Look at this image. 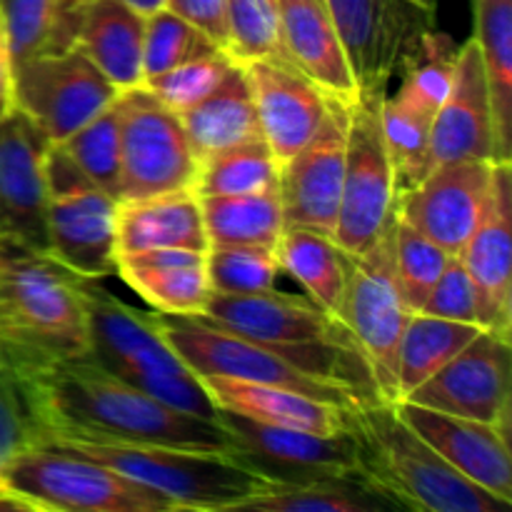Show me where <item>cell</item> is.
<instances>
[{
    "label": "cell",
    "mask_w": 512,
    "mask_h": 512,
    "mask_svg": "<svg viewBox=\"0 0 512 512\" xmlns=\"http://www.w3.org/2000/svg\"><path fill=\"white\" fill-rule=\"evenodd\" d=\"M10 363L23 380L30 410L43 433L238 455L235 438L220 420L195 418L158 403L93 355Z\"/></svg>",
    "instance_id": "6da1fadb"
},
{
    "label": "cell",
    "mask_w": 512,
    "mask_h": 512,
    "mask_svg": "<svg viewBox=\"0 0 512 512\" xmlns=\"http://www.w3.org/2000/svg\"><path fill=\"white\" fill-rule=\"evenodd\" d=\"M348 430L360 453V475L398 510L500 512L510 505L460 475L440 458L393 403L370 400L348 408Z\"/></svg>",
    "instance_id": "7a4b0ae2"
},
{
    "label": "cell",
    "mask_w": 512,
    "mask_h": 512,
    "mask_svg": "<svg viewBox=\"0 0 512 512\" xmlns=\"http://www.w3.org/2000/svg\"><path fill=\"white\" fill-rule=\"evenodd\" d=\"M0 350L15 363L90 355L80 278L50 258L0 238Z\"/></svg>",
    "instance_id": "3957f363"
},
{
    "label": "cell",
    "mask_w": 512,
    "mask_h": 512,
    "mask_svg": "<svg viewBox=\"0 0 512 512\" xmlns=\"http://www.w3.org/2000/svg\"><path fill=\"white\" fill-rule=\"evenodd\" d=\"M38 443L95 460L123 478L163 495L175 505V510H240L245 500L283 483L255 465L245 463L238 455L50 433L40 435Z\"/></svg>",
    "instance_id": "277c9868"
},
{
    "label": "cell",
    "mask_w": 512,
    "mask_h": 512,
    "mask_svg": "<svg viewBox=\"0 0 512 512\" xmlns=\"http://www.w3.org/2000/svg\"><path fill=\"white\" fill-rule=\"evenodd\" d=\"M0 493L28 512H178L163 495L115 470L43 443L0 465Z\"/></svg>",
    "instance_id": "5b68a950"
},
{
    "label": "cell",
    "mask_w": 512,
    "mask_h": 512,
    "mask_svg": "<svg viewBox=\"0 0 512 512\" xmlns=\"http://www.w3.org/2000/svg\"><path fill=\"white\" fill-rule=\"evenodd\" d=\"M393 225L363 253H345V293L338 318L353 335L385 403L398 400V350L413 308L395 273Z\"/></svg>",
    "instance_id": "8992f818"
},
{
    "label": "cell",
    "mask_w": 512,
    "mask_h": 512,
    "mask_svg": "<svg viewBox=\"0 0 512 512\" xmlns=\"http://www.w3.org/2000/svg\"><path fill=\"white\" fill-rule=\"evenodd\" d=\"M388 88L360 90L348 105L345 170L333 240L350 255L363 253L395 218V178L385 145L380 105Z\"/></svg>",
    "instance_id": "52a82bcc"
},
{
    "label": "cell",
    "mask_w": 512,
    "mask_h": 512,
    "mask_svg": "<svg viewBox=\"0 0 512 512\" xmlns=\"http://www.w3.org/2000/svg\"><path fill=\"white\" fill-rule=\"evenodd\" d=\"M120 108V203L195 188L198 158L183 120L143 85L123 90Z\"/></svg>",
    "instance_id": "ba28073f"
},
{
    "label": "cell",
    "mask_w": 512,
    "mask_h": 512,
    "mask_svg": "<svg viewBox=\"0 0 512 512\" xmlns=\"http://www.w3.org/2000/svg\"><path fill=\"white\" fill-rule=\"evenodd\" d=\"M118 95L120 90L75 45L13 65V108L28 115L50 143H63Z\"/></svg>",
    "instance_id": "9c48e42d"
},
{
    "label": "cell",
    "mask_w": 512,
    "mask_h": 512,
    "mask_svg": "<svg viewBox=\"0 0 512 512\" xmlns=\"http://www.w3.org/2000/svg\"><path fill=\"white\" fill-rule=\"evenodd\" d=\"M158 323L170 348L195 375H223V378L250 380V383L283 385L330 403L358 405L343 388L305 373L283 355L253 340L210 328L195 318L158 313Z\"/></svg>",
    "instance_id": "30bf717a"
},
{
    "label": "cell",
    "mask_w": 512,
    "mask_h": 512,
    "mask_svg": "<svg viewBox=\"0 0 512 512\" xmlns=\"http://www.w3.org/2000/svg\"><path fill=\"white\" fill-rule=\"evenodd\" d=\"M80 290L88 313L90 355L100 365L143 393L158 380L193 373L163 338L158 313L123 303L95 280L80 278Z\"/></svg>",
    "instance_id": "8fae6325"
},
{
    "label": "cell",
    "mask_w": 512,
    "mask_h": 512,
    "mask_svg": "<svg viewBox=\"0 0 512 512\" xmlns=\"http://www.w3.org/2000/svg\"><path fill=\"white\" fill-rule=\"evenodd\" d=\"M360 90L388 88L400 58L423 30L433 28L435 10L415 0H325Z\"/></svg>",
    "instance_id": "7c38bea8"
},
{
    "label": "cell",
    "mask_w": 512,
    "mask_h": 512,
    "mask_svg": "<svg viewBox=\"0 0 512 512\" xmlns=\"http://www.w3.org/2000/svg\"><path fill=\"white\" fill-rule=\"evenodd\" d=\"M510 338L480 330L453 360L408 395V403L510 433Z\"/></svg>",
    "instance_id": "4fadbf2b"
},
{
    "label": "cell",
    "mask_w": 512,
    "mask_h": 512,
    "mask_svg": "<svg viewBox=\"0 0 512 512\" xmlns=\"http://www.w3.org/2000/svg\"><path fill=\"white\" fill-rule=\"evenodd\" d=\"M218 420L235 438L238 455L245 463L283 483L315 478L363 480L358 443L348 428L335 435H318L308 430L255 423L228 410H218Z\"/></svg>",
    "instance_id": "5bb4252c"
},
{
    "label": "cell",
    "mask_w": 512,
    "mask_h": 512,
    "mask_svg": "<svg viewBox=\"0 0 512 512\" xmlns=\"http://www.w3.org/2000/svg\"><path fill=\"white\" fill-rule=\"evenodd\" d=\"M50 145L18 108L0 118V238L40 253H48L45 153Z\"/></svg>",
    "instance_id": "9a60e30c"
},
{
    "label": "cell",
    "mask_w": 512,
    "mask_h": 512,
    "mask_svg": "<svg viewBox=\"0 0 512 512\" xmlns=\"http://www.w3.org/2000/svg\"><path fill=\"white\" fill-rule=\"evenodd\" d=\"M348 105L330 100L318 133L280 163L278 190L285 225L333 235L345 170Z\"/></svg>",
    "instance_id": "2e32d148"
},
{
    "label": "cell",
    "mask_w": 512,
    "mask_h": 512,
    "mask_svg": "<svg viewBox=\"0 0 512 512\" xmlns=\"http://www.w3.org/2000/svg\"><path fill=\"white\" fill-rule=\"evenodd\" d=\"M495 163L455 160L430 170L413 190L398 195L395 215L458 255L483 218L490 198Z\"/></svg>",
    "instance_id": "e0dca14e"
},
{
    "label": "cell",
    "mask_w": 512,
    "mask_h": 512,
    "mask_svg": "<svg viewBox=\"0 0 512 512\" xmlns=\"http://www.w3.org/2000/svg\"><path fill=\"white\" fill-rule=\"evenodd\" d=\"M478 300V325L510 338L512 333V168L495 163L483 218L458 253Z\"/></svg>",
    "instance_id": "ac0fdd59"
},
{
    "label": "cell",
    "mask_w": 512,
    "mask_h": 512,
    "mask_svg": "<svg viewBox=\"0 0 512 512\" xmlns=\"http://www.w3.org/2000/svg\"><path fill=\"white\" fill-rule=\"evenodd\" d=\"M48 255L83 280L118 270V200L95 185L50 195Z\"/></svg>",
    "instance_id": "d6986e66"
},
{
    "label": "cell",
    "mask_w": 512,
    "mask_h": 512,
    "mask_svg": "<svg viewBox=\"0 0 512 512\" xmlns=\"http://www.w3.org/2000/svg\"><path fill=\"white\" fill-rule=\"evenodd\" d=\"M393 405L400 418L460 475L512 505V455L505 430L493 423L423 408L408 400H398Z\"/></svg>",
    "instance_id": "ffe728a7"
},
{
    "label": "cell",
    "mask_w": 512,
    "mask_h": 512,
    "mask_svg": "<svg viewBox=\"0 0 512 512\" xmlns=\"http://www.w3.org/2000/svg\"><path fill=\"white\" fill-rule=\"evenodd\" d=\"M433 168L455 160L503 163L498 150L493 100L475 38L460 45L453 85L433 120Z\"/></svg>",
    "instance_id": "44dd1931"
},
{
    "label": "cell",
    "mask_w": 512,
    "mask_h": 512,
    "mask_svg": "<svg viewBox=\"0 0 512 512\" xmlns=\"http://www.w3.org/2000/svg\"><path fill=\"white\" fill-rule=\"evenodd\" d=\"M240 65L253 90L263 140L283 163L318 133L330 98L285 60L263 58Z\"/></svg>",
    "instance_id": "7402d4cb"
},
{
    "label": "cell",
    "mask_w": 512,
    "mask_h": 512,
    "mask_svg": "<svg viewBox=\"0 0 512 512\" xmlns=\"http://www.w3.org/2000/svg\"><path fill=\"white\" fill-rule=\"evenodd\" d=\"M278 25L285 60L293 68L330 100L350 105L358 98V85L325 0H278Z\"/></svg>",
    "instance_id": "603a6c76"
},
{
    "label": "cell",
    "mask_w": 512,
    "mask_h": 512,
    "mask_svg": "<svg viewBox=\"0 0 512 512\" xmlns=\"http://www.w3.org/2000/svg\"><path fill=\"white\" fill-rule=\"evenodd\" d=\"M200 380L218 410L243 415L255 423L308 430L318 435H335L348 428L350 405L313 398L283 385L250 383L223 375H200Z\"/></svg>",
    "instance_id": "cb8c5ba5"
},
{
    "label": "cell",
    "mask_w": 512,
    "mask_h": 512,
    "mask_svg": "<svg viewBox=\"0 0 512 512\" xmlns=\"http://www.w3.org/2000/svg\"><path fill=\"white\" fill-rule=\"evenodd\" d=\"M145 15L125 0H85L75 15L73 45L123 93L143 83Z\"/></svg>",
    "instance_id": "d4e9b609"
},
{
    "label": "cell",
    "mask_w": 512,
    "mask_h": 512,
    "mask_svg": "<svg viewBox=\"0 0 512 512\" xmlns=\"http://www.w3.org/2000/svg\"><path fill=\"white\" fill-rule=\"evenodd\" d=\"M180 120L198 163L220 150L263 138L253 90L240 63H235L205 98L183 110Z\"/></svg>",
    "instance_id": "484cf974"
},
{
    "label": "cell",
    "mask_w": 512,
    "mask_h": 512,
    "mask_svg": "<svg viewBox=\"0 0 512 512\" xmlns=\"http://www.w3.org/2000/svg\"><path fill=\"white\" fill-rule=\"evenodd\" d=\"M153 248L208 253L200 198L193 190L118 203V255Z\"/></svg>",
    "instance_id": "4316f807"
},
{
    "label": "cell",
    "mask_w": 512,
    "mask_h": 512,
    "mask_svg": "<svg viewBox=\"0 0 512 512\" xmlns=\"http://www.w3.org/2000/svg\"><path fill=\"white\" fill-rule=\"evenodd\" d=\"M438 108L420 100L405 85H398L393 95L385 93L380 105L385 145L393 165L395 193L413 190L433 170V120Z\"/></svg>",
    "instance_id": "83f0119b"
},
{
    "label": "cell",
    "mask_w": 512,
    "mask_h": 512,
    "mask_svg": "<svg viewBox=\"0 0 512 512\" xmlns=\"http://www.w3.org/2000/svg\"><path fill=\"white\" fill-rule=\"evenodd\" d=\"M275 253L283 273L298 280L315 305L338 318L345 293V253L333 235L285 225Z\"/></svg>",
    "instance_id": "f1b7e54d"
},
{
    "label": "cell",
    "mask_w": 512,
    "mask_h": 512,
    "mask_svg": "<svg viewBox=\"0 0 512 512\" xmlns=\"http://www.w3.org/2000/svg\"><path fill=\"white\" fill-rule=\"evenodd\" d=\"M208 248L223 245H263L275 248L285 230L280 190L245 195H208L200 198Z\"/></svg>",
    "instance_id": "f546056e"
},
{
    "label": "cell",
    "mask_w": 512,
    "mask_h": 512,
    "mask_svg": "<svg viewBox=\"0 0 512 512\" xmlns=\"http://www.w3.org/2000/svg\"><path fill=\"white\" fill-rule=\"evenodd\" d=\"M475 43L488 78L500 160L512 153V0H475Z\"/></svg>",
    "instance_id": "4dcf8cb0"
},
{
    "label": "cell",
    "mask_w": 512,
    "mask_h": 512,
    "mask_svg": "<svg viewBox=\"0 0 512 512\" xmlns=\"http://www.w3.org/2000/svg\"><path fill=\"white\" fill-rule=\"evenodd\" d=\"M480 330L483 328L475 323H458L428 313L410 315L398 350V400L408 398L415 388L433 378Z\"/></svg>",
    "instance_id": "1f68e13d"
},
{
    "label": "cell",
    "mask_w": 512,
    "mask_h": 512,
    "mask_svg": "<svg viewBox=\"0 0 512 512\" xmlns=\"http://www.w3.org/2000/svg\"><path fill=\"white\" fill-rule=\"evenodd\" d=\"M240 510L263 512H380L398 510L360 478H315L280 483L245 500Z\"/></svg>",
    "instance_id": "d6a6232c"
},
{
    "label": "cell",
    "mask_w": 512,
    "mask_h": 512,
    "mask_svg": "<svg viewBox=\"0 0 512 512\" xmlns=\"http://www.w3.org/2000/svg\"><path fill=\"white\" fill-rule=\"evenodd\" d=\"M280 163L263 138L235 148L220 150L200 160L193 193L198 198L208 195H245L278 188Z\"/></svg>",
    "instance_id": "836d02e7"
},
{
    "label": "cell",
    "mask_w": 512,
    "mask_h": 512,
    "mask_svg": "<svg viewBox=\"0 0 512 512\" xmlns=\"http://www.w3.org/2000/svg\"><path fill=\"white\" fill-rule=\"evenodd\" d=\"M115 273L155 313L163 315L195 318L203 313L213 295L205 263L170 265V268H118Z\"/></svg>",
    "instance_id": "e575fe53"
},
{
    "label": "cell",
    "mask_w": 512,
    "mask_h": 512,
    "mask_svg": "<svg viewBox=\"0 0 512 512\" xmlns=\"http://www.w3.org/2000/svg\"><path fill=\"white\" fill-rule=\"evenodd\" d=\"M120 98V95H118ZM85 178L120 203V108L118 100L75 130L63 143Z\"/></svg>",
    "instance_id": "d590c367"
},
{
    "label": "cell",
    "mask_w": 512,
    "mask_h": 512,
    "mask_svg": "<svg viewBox=\"0 0 512 512\" xmlns=\"http://www.w3.org/2000/svg\"><path fill=\"white\" fill-rule=\"evenodd\" d=\"M205 270L213 293L223 295H250L278 290L283 275L275 248L263 245H223L208 248Z\"/></svg>",
    "instance_id": "8d00e7d4"
},
{
    "label": "cell",
    "mask_w": 512,
    "mask_h": 512,
    "mask_svg": "<svg viewBox=\"0 0 512 512\" xmlns=\"http://www.w3.org/2000/svg\"><path fill=\"white\" fill-rule=\"evenodd\" d=\"M458 55L460 43H455L450 35L435 28L423 30L400 58V85L433 108H440L453 85Z\"/></svg>",
    "instance_id": "74e56055"
},
{
    "label": "cell",
    "mask_w": 512,
    "mask_h": 512,
    "mask_svg": "<svg viewBox=\"0 0 512 512\" xmlns=\"http://www.w3.org/2000/svg\"><path fill=\"white\" fill-rule=\"evenodd\" d=\"M213 50H223L208 38L200 28L180 18L173 10L163 8L145 18V43H143V80L150 75L183 65L188 60L208 55ZM228 53V50H225Z\"/></svg>",
    "instance_id": "f35d334b"
},
{
    "label": "cell",
    "mask_w": 512,
    "mask_h": 512,
    "mask_svg": "<svg viewBox=\"0 0 512 512\" xmlns=\"http://www.w3.org/2000/svg\"><path fill=\"white\" fill-rule=\"evenodd\" d=\"M393 255H395V273H398L400 288H403L405 300L418 313L420 305L425 303L433 285L438 283L440 273L445 270L453 255L440 248L435 240L415 230L405 220L395 215L393 225Z\"/></svg>",
    "instance_id": "ab89813d"
},
{
    "label": "cell",
    "mask_w": 512,
    "mask_h": 512,
    "mask_svg": "<svg viewBox=\"0 0 512 512\" xmlns=\"http://www.w3.org/2000/svg\"><path fill=\"white\" fill-rule=\"evenodd\" d=\"M225 23H228L230 55L238 63L263 58L285 60L283 43H280L278 0H225Z\"/></svg>",
    "instance_id": "60d3db41"
},
{
    "label": "cell",
    "mask_w": 512,
    "mask_h": 512,
    "mask_svg": "<svg viewBox=\"0 0 512 512\" xmlns=\"http://www.w3.org/2000/svg\"><path fill=\"white\" fill-rule=\"evenodd\" d=\"M235 63L238 60L225 50H213V53L200 55V58L188 60L183 65H175L165 73L150 75L140 85L180 115L190 105L198 103L200 98H205L230 73Z\"/></svg>",
    "instance_id": "b9f144b4"
},
{
    "label": "cell",
    "mask_w": 512,
    "mask_h": 512,
    "mask_svg": "<svg viewBox=\"0 0 512 512\" xmlns=\"http://www.w3.org/2000/svg\"><path fill=\"white\" fill-rule=\"evenodd\" d=\"M13 65L50 53L58 28V0H0Z\"/></svg>",
    "instance_id": "7bdbcfd3"
},
{
    "label": "cell",
    "mask_w": 512,
    "mask_h": 512,
    "mask_svg": "<svg viewBox=\"0 0 512 512\" xmlns=\"http://www.w3.org/2000/svg\"><path fill=\"white\" fill-rule=\"evenodd\" d=\"M38 418L33 415L15 365L0 350V465L18 450L40 440Z\"/></svg>",
    "instance_id": "ee69618b"
},
{
    "label": "cell",
    "mask_w": 512,
    "mask_h": 512,
    "mask_svg": "<svg viewBox=\"0 0 512 512\" xmlns=\"http://www.w3.org/2000/svg\"><path fill=\"white\" fill-rule=\"evenodd\" d=\"M418 313L478 325V300H475L473 283H470L458 255L448 260L438 283L433 285V290L428 293L425 303L420 305Z\"/></svg>",
    "instance_id": "f6af8a7d"
},
{
    "label": "cell",
    "mask_w": 512,
    "mask_h": 512,
    "mask_svg": "<svg viewBox=\"0 0 512 512\" xmlns=\"http://www.w3.org/2000/svg\"><path fill=\"white\" fill-rule=\"evenodd\" d=\"M168 10L178 13L195 28L203 30L218 48L230 53L228 23H225V0H168Z\"/></svg>",
    "instance_id": "bcb514c9"
},
{
    "label": "cell",
    "mask_w": 512,
    "mask_h": 512,
    "mask_svg": "<svg viewBox=\"0 0 512 512\" xmlns=\"http://www.w3.org/2000/svg\"><path fill=\"white\" fill-rule=\"evenodd\" d=\"M13 110V58H10L5 25L0 18V118Z\"/></svg>",
    "instance_id": "7dc6e473"
},
{
    "label": "cell",
    "mask_w": 512,
    "mask_h": 512,
    "mask_svg": "<svg viewBox=\"0 0 512 512\" xmlns=\"http://www.w3.org/2000/svg\"><path fill=\"white\" fill-rule=\"evenodd\" d=\"M85 0H58V28H55V43L50 53L55 50H65L73 45V25L75 15L83 8Z\"/></svg>",
    "instance_id": "c3c4849f"
},
{
    "label": "cell",
    "mask_w": 512,
    "mask_h": 512,
    "mask_svg": "<svg viewBox=\"0 0 512 512\" xmlns=\"http://www.w3.org/2000/svg\"><path fill=\"white\" fill-rule=\"evenodd\" d=\"M125 3H128L130 8L138 10L140 15H145V18H148V15H153V13H158V10H163L165 5H168V0H125Z\"/></svg>",
    "instance_id": "681fc988"
},
{
    "label": "cell",
    "mask_w": 512,
    "mask_h": 512,
    "mask_svg": "<svg viewBox=\"0 0 512 512\" xmlns=\"http://www.w3.org/2000/svg\"><path fill=\"white\" fill-rule=\"evenodd\" d=\"M415 3H418V5H423V8H430V10H435V3H438V0H415Z\"/></svg>",
    "instance_id": "f907efd6"
}]
</instances>
